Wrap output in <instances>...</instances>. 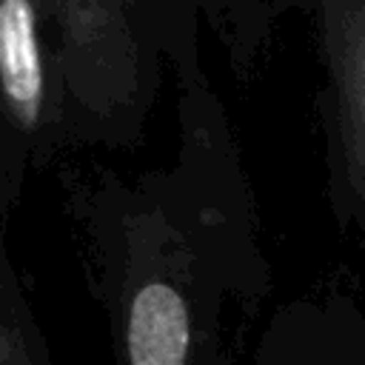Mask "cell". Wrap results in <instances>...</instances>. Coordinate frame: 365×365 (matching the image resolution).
Instances as JSON below:
<instances>
[{
	"instance_id": "cell-5",
	"label": "cell",
	"mask_w": 365,
	"mask_h": 365,
	"mask_svg": "<svg viewBox=\"0 0 365 365\" xmlns=\"http://www.w3.org/2000/svg\"><path fill=\"white\" fill-rule=\"evenodd\" d=\"M237 365H365V308L342 285L279 302Z\"/></svg>"
},
{
	"instance_id": "cell-3",
	"label": "cell",
	"mask_w": 365,
	"mask_h": 365,
	"mask_svg": "<svg viewBox=\"0 0 365 365\" xmlns=\"http://www.w3.org/2000/svg\"><path fill=\"white\" fill-rule=\"evenodd\" d=\"M314 20L328 205L339 234L365 254V0L317 3Z\"/></svg>"
},
{
	"instance_id": "cell-4",
	"label": "cell",
	"mask_w": 365,
	"mask_h": 365,
	"mask_svg": "<svg viewBox=\"0 0 365 365\" xmlns=\"http://www.w3.org/2000/svg\"><path fill=\"white\" fill-rule=\"evenodd\" d=\"M60 151L43 0L0 3V231L23 200L29 171Z\"/></svg>"
},
{
	"instance_id": "cell-2",
	"label": "cell",
	"mask_w": 365,
	"mask_h": 365,
	"mask_svg": "<svg viewBox=\"0 0 365 365\" xmlns=\"http://www.w3.org/2000/svg\"><path fill=\"white\" fill-rule=\"evenodd\" d=\"M174 3L43 0L60 148L143 143L168 63Z\"/></svg>"
},
{
	"instance_id": "cell-1",
	"label": "cell",
	"mask_w": 365,
	"mask_h": 365,
	"mask_svg": "<svg viewBox=\"0 0 365 365\" xmlns=\"http://www.w3.org/2000/svg\"><path fill=\"white\" fill-rule=\"evenodd\" d=\"M200 11L174 3L171 14V163L131 180L103 171L74 200L114 365H225V308L254 314L271 294L254 188L200 60Z\"/></svg>"
},
{
	"instance_id": "cell-6",
	"label": "cell",
	"mask_w": 365,
	"mask_h": 365,
	"mask_svg": "<svg viewBox=\"0 0 365 365\" xmlns=\"http://www.w3.org/2000/svg\"><path fill=\"white\" fill-rule=\"evenodd\" d=\"M0 365H51L48 342L34 319L6 242H0Z\"/></svg>"
}]
</instances>
